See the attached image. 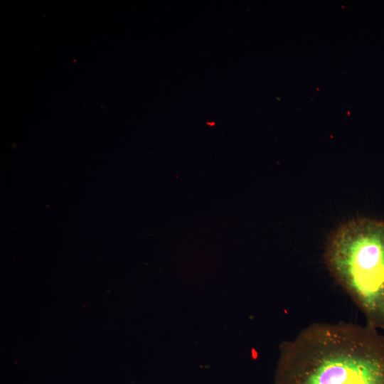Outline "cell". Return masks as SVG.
<instances>
[{"mask_svg":"<svg viewBox=\"0 0 384 384\" xmlns=\"http://www.w3.org/2000/svg\"><path fill=\"white\" fill-rule=\"evenodd\" d=\"M274 384H384V336L367 324H311L281 344Z\"/></svg>","mask_w":384,"mask_h":384,"instance_id":"1","label":"cell"},{"mask_svg":"<svg viewBox=\"0 0 384 384\" xmlns=\"http://www.w3.org/2000/svg\"><path fill=\"white\" fill-rule=\"evenodd\" d=\"M324 258L366 324L384 330V221L358 218L341 225L328 238Z\"/></svg>","mask_w":384,"mask_h":384,"instance_id":"2","label":"cell"}]
</instances>
